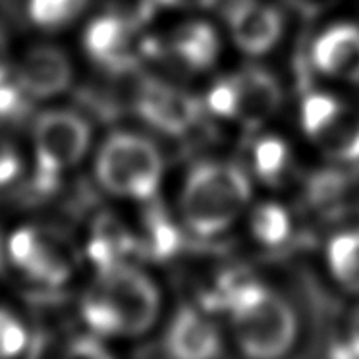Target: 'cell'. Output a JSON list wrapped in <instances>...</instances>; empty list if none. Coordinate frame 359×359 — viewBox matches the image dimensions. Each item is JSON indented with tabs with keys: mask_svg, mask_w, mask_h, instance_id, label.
Segmentation results:
<instances>
[{
	"mask_svg": "<svg viewBox=\"0 0 359 359\" xmlns=\"http://www.w3.org/2000/svg\"><path fill=\"white\" fill-rule=\"evenodd\" d=\"M166 348L180 359H211L222 350V340L215 323L205 313L184 307L172 320Z\"/></svg>",
	"mask_w": 359,
	"mask_h": 359,
	"instance_id": "obj_12",
	"label": "cell"
},
{
	"mask_svg": "<svg viewBox=\"0 0 359 359\" xmlns=\"http://www.w3.org/2000/svg\"><path fill=\"white\" fill-rule=\"evenodd\" d=\"M313 64L328 78L359 81V27L336 24L320 33L313 45Z\"/></svg>",
	"mask_w": 359,
	"mask_h": 359,
	"instance_id": "obj_11",
	"label": "cell"
},
{
	"mask_svg": "<svg viewBox=\"0 0 359 359\" xmlns=\"http://www.w3.org/2000/svg\"><path fill=\"white\" fill-rule=\"evenodd\" d=\"M327 263L340 286L359 294V230L342 232L328 242Z\"/></svg>",
	"mask_w": 359,
	"mask_h": 359,
	"instance_id": "obj_15",
	"label": "cell"
},
{
	"mask_svg": "<svg viewBox=\"0 0 359 359\" xmlns=\"http://www.w3.org/2000/svg\"><path fill=\"white\" fill-rule=\"evenodd\" d=\"M20 174V158L10 149H0V188L8 186Z\"/></svg>",
	"mask_w": 359,
	"mask_h": 359,
	"instance_id": "obj_24",
	"label": "cell"
},
{
	"mask_svg": "<svg viewBox=\"0 0 359 359\" xmlns=\"http://www.w3.org/2000/svg\"><path fill=\"white\" fill-rule=\"evenodd\" d=\"M228 29L243 53L265 55L280 41L282 18L266 2L240 0L228 12Z\"/></svg>",
	"mask_w": 359,
	"mask_h": 359,
	"instance_id": "obj_7",
	"label": "cell"
},
{
	"mask_svg": "<svg viewBox=\"0 0 359 359\" xmlns=\"http://www.w3.org/2000/svg\"><path fill=\"white\" fill-rule=\"evenodd\" d=\"M72 83V64L60 48L35 47L18 66V86L35 99L64 93Z\"/></svg>",
	"mask_w": 359,
	"mask_h": 359,
	"instance_id": "obj_8",
	"label": "cell"
},
{
	"mask_svg": "<svg viewBox=\"0 0 359 359\" xmlns=\"http://www.w3.org/2000/svg\"><path fill=\"white\" fill-rule=\"evenodd\" d=\"M130 43L132 29L128 22L110 14L93 20L83 35L87 55L112 72H124L133 64Z\"/></svg>",
	"mask_w": 359,
	"mask_h": 359,
	"instance_id": "obj_13",
	"label": "cell"
},
{
	"mask_svg": "<svg viewBox=\"0 0 359 359\" xmlns=\"http://www.w3.org/2000/svg\"><path fill=\"white\" fill-rule=\"evenodd\" d=\"M22 271L33 282H41L47 286H58L70 276V263L62 250L58 248V243L53 242L47 234L41 232L39 245Z\"/></svg>",
	"mask_w": 359,
	"mask_h": 359,
	"instance_id": "obj_16",
	"label": "cell"
},
{
	"mask_svg": "<svg viewBox=\"0 0 359 359\" xmlns=\"http://www.w3.org/2000/svg\"><path fill=\"white\" fill-rule=\"evenodd\" d=\"M27 97L22 87L8 81L0 83V120H18L27 112Z\"/></svg>",
	"mask_w": 359,
	"mask_h": 359,
	"instance_id": "obj_22",
	"label": "cell"
},
{
	"mask_svg": "<svg viewBox=\"0 0 359 359\" xmlns=\"http://www.w3.org/2000/svg\"><path fill=\"white\" fill-rule=\"evenodd\" d=\"M37 170L58 174L86 156L91 143V128L83 116L70 110H48L35 122Z\"/></svg>",
	"mask_w": 359,
	"mask_h": 359,
	"instance_id": "obj_6",
	"label": "cell"
},
{
	"mask_svg": "<svg viewBox=\"0 0 359 359\" xmlns=\"http://www.w3.org/2000/svg\"><path fill=\"white\" fill-rule=\"evenodd\" d=\"M220 299L230 315L236 344L245 355L280 358L296 342V313L284 297L261 282L226 284Z\"/></svg>",
	"mask_w": 359,
	"mask_h": 359,
	"instance_id": "obj_1",
	"label": "cell"
},
{
	"mask_svg": "<svg viewBox=\"0 0 359 359\" xmlns=\"http://www.w3.org/2000/svg\"><path fill=\"white\" fill-rule=\"evenodd\" d=\"M72 353L87 355V358H101V355H107V350L95 338H79L72 344Z\"/></svg>",
	"mask_w": 359,
	"mask_h": 359,
	"instance_id": "obj_25",
	"label": "cell"
},
{
	"mask_svg": "<svg viewBox=\"0 0 359 359\" xmlns=\"http://www.w3.org/2000/svg\"><path fill=\"white\" fill-rule=\"evenodd\" d=\"M250 180L230 163H201L182 188L180 209L191 232L217 236L234 224L250 203Z\"/></svg>",
	"mask_w": 359,
	"mask_h": 359,
	"instance_id": "obj_2",
	"label": "cell"
},
{
	"mask_svg": "<svg viewBox=\"0 0 359 359\" xmlns=\"http://www.w3.org/2000/svg\"><path fill=\"white\" fill-rule=\"evenodd\" d=\"M170 50L174 58L188 70L205 72L217 62L220 55L219 35L205 22H191L174 33Z\"/></svg>",
	"mask_w": 359,
	"mask_h": 359,
	"instance_id": "obj_14",
	"label": "cell"
},
{
	"mask_svg": "<svg viewBox=\"0 0 359 359\" xmlns=\"http://www.w3.org/2000/svg\"><path fill=\"white\" fill-rule=\"evenodd\" d=\"M232 79L236 97V118L245 126L266 122L278 110L282 102V89L273 74L263 68L250 66L238 72Z\"/></svg>",
	"mask_w": 359,
	"mask_h": 359,
	"instance_id": "obj_10",
	"label": "cell"
},
{
	"mask_svg": "<svg viewBox=\"0 0 359 359\" xmlns=\"http://www.w3.org/2000/svg\"><path fill=\"white\" fill-rule=\"evenodd\" d=\"M251 234L263 245H280L292 232L288 211L278 203H259L251 212Z\"/></svg>",
	"mask_w": 359,
	"mask_h": 359,
	"instance_id": "obj_17",
	"label": "cell"
},
{
	"mask_svg": "<svg viewBox=\"0 0 359 359\" xmlns=\"http://www.w3.org/2000/svg\"><path fill=\"white\" fill-rule=\"evenodd\" d=\"M137 112L163 132L182 133L196 122L197 104L176 87L147 81L137 95Z\"/></svg>",
	"mask_w": 359,
	"mask_h": 359,
	"instance_id": "obj_9",
	"label": "cell"
},
{
	"mask_svg": "<svg viewBox=\"0 0 359 359\" xmlns=\"http://www.w3.org/2000/svg\"><path fill=\"white\" fill-rule=\"evenodd\" d=\"M207 104L209 109L224 118H236V97L234 87H232V79L224 78L217 81L215 86L209 89L207 93Z\"/></svg>",
	"mask_w": 359,
	"mask_h": 359,
	"instance_id": "obj_23",
	"label": "cell"
},
{
	"mask_svg": "<svg viewBox=\"0 0 359 359\" xmlns=\"http://www.w3.org/2000/svg\"><path fill=\"white\" fill-rule=\"evenodd\" d=\"M93 290L107 302L118 323L120 336H137L155 325L161 294L155 282L126 261L99 269Z\"/></svg>",
	"mask_w": 359,
	"mask_h": 359,
	"instance_id": "obj_4",
	"label": "cell"
},
{
	"mask_svg": "<svg viewBox=\"0 0 359 359\" xmlns=\"http://www.w3.org/2000/svg\"><path fill=\"white\" fill-rule=\"evenodd\" d=\"M302 126L313 145L334 161L359 158V114L327 93L307 95L302 102Z\"/></svg>",
	"mask_w": 359,
	"mask_h": 359,
	"instance_id": "obj_5",
	"label": "cell"
},
{
	"mask_svg": "<svg viewBox=\"0 0 359 359\" xmlns=\"http://www.w3.org/2000/svg\"><path fill=\"white\" fill-rule=\"evenodd\" d=\"M41 240V232L35 228H22L16 234L10 238L8 253L10 259L14 261L18 269H24L27 261L33 257V253L37 250Z\"/></svg>",
	"mask_w": 359,
	"mask_h": 359,
	"instance_id": "obj_21",
	"label": "cell"
},
{
	"mask_svg": "<svg viewBox=\"0 0 359 359\" xmlns=\"http://www.w3.org/2000/svg\"><path fill=\"white\" fill-rule=\"evenodd\" d=\"M87 0H29V16L41 27H60L78 16Z\"/></svg>",
	"mask_w": 359,
	"mask_h": 359,
	"instance_id": "obj_19",
	"label": "cell"
},
{
	"mask_svg": "<svg viewBox=\"0 0 359 359\" xmlns=\"http://www.w3.org/2000/svg\"><path fill=\"white\" fill-rule=\"evenodd\" d=\"M97 178L102 188L120 197L151 199L163 178V156L143 135H110L97 156Z\"/></svg>",
	"mask_w": 359,
	"mask_h": 359,
	"instance_id": "obj_3",
	"label": "cell"
},
{
	"mask_svg": "<svg viewBox=\"0 0 359 359\" xmlns=\"http://www.w3.org/2000/svg\"><path fill=\"white\" fill-rule=\"evenodd\" d=\"M161 6L168 8H184V10H197V8H209L212 6L215 0H156Z\"/></svg>",
	"mask_w": 359,
	"mask_h": 359,
	"instance_id": "obj_26",
	"label": "cell"
},
{
	"mask_svg": "<svg viewBox=\"0 0 359 359\" xmlns=\"http://www.w3.org/2000/svg\"><path fill=\"white\" fill-rule=\"evenodd\" d=\"M288 147L274 135L259 140L253 147V170L263 180L280 178L288 164Z\"/></svg>",
	"mask_w": 359,
	"mask_h": 359,
	"instance_id": "obj_18",
	"label": "cell"
},
{
	"mask_svg": "<svg viewBox=\"0 0 359 359\" xmlns=\"http://www.w3.org/2000/svg\"><path fill=\"white\" fill-rule=\"evenodd\" d=\"M10 72V53H8V41L6 35L0 29V83L6 81Z\"/></svg>",
	"mask_w": 359,
	"mask_h": 359,
	"instance_id": "obj_27",
	"label": "cell"
},
{
	"mask_svg": "<svg viewBox=\"0 0 359 359\" xmlns=\"http://www.w3.org/2000/svg\"><path fill=\"white\" fill-rule=\"evenodd\" d=\"M29 346L27 330L12 313L0 309V358H14Z\"/></svg>",
	"mask_w": 359,
	"mask_h": 359,
	"instance_id": "obj_20",
	"label": "cell"
},
{
	"mask_svg": "<svg viewBox=\"0 0 359 359\" xmlns=\"http://www.w3.org/2000/svg\"><path fill=\"white\" fill-rule=\"evenodd\" d=\"M350 348H351V351L355 353V355H359V311L353 315V320H351Z\"/></svg>",
	"mask_w": 359,
	"mask_h": 359,
	"instance_id": "obj_28",
	"label": "cell"
}]
</instances>
